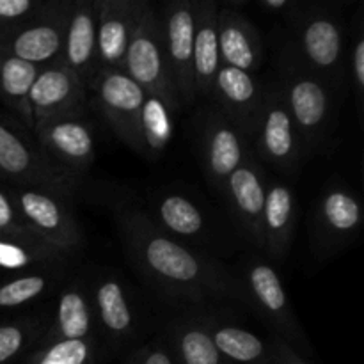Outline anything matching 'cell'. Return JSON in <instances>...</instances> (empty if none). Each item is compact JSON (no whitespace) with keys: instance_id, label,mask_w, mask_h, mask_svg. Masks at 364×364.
<instances>
[{"instance_id":"27","label":"cell","mask_w":364,"mask_h":364,"mask_svg":"<svg viewBox=\"0 0 364 364\" xmlns=\"http://www.w3.org/2000/svg\"><path fill=\"white\" fill-rule=\"evenodd\" d=\"M166 347L169 348L174 364L223 363L203 316H185L171 323Z\"/></svg>"},{"instance_id":"22","label":"cell","mask_w":364,"mask_h":364,"mask_svg":"<svg viewBox=\"0 0 364 364\" xmlns=\"http://www.w3.org/2000/svg\"><path fill=\"white\" fill-rule=\"evenodd\" d=\"M95 308L91 290L84 281H73L63 287L57 297L53 318L39 341L53 340H91L96 338Z\"/></svg>"},{"instance_id":"26","label":"cell","mask_w":364,"mask_h":364,"mask_svg":"<svg viewBox=\"0 0 364 364\" xmlns=\"http://www.w3.org/2000/svg\"><path fill=\"white\" fill-rule=\"evenodd\" d=\"M159 230L176 240H198L206 233V220L199 206L183 194L166 192L153 201L148 213Z\"/></svg>"},{"instance_id":"28","label":"cell","mask_w":364,"mask_h":364,"mask_svg":"<svg viewBox=\"0 0 364 364\" xmlns=\"http://www.w3.org/2000/svg\"><path fill=\"white\" fill-rule=\"evenodd\" d=\"M39 68L0 50V102L20 119L27 132L34 130L28 95Z\"/></svg>"},{"instance_id":"19","label":"cell","mask_w":364,"mask_h":364,"mask_svg":"<svg viewBox=\"0 0 364 364\" xmlns=\"http://www.w3.org/2000/svg\"><path fill=\"white\" fill-rule=\"evenodd\" d=\"M144 0H100L98 71L121 70L124 53L144 11Z\"/></svg>"},{"instance_id":"4","label":"cell","mask_w":364,"mask_h":364,"mask_svg":"<svg viewBox=\"0 0 364 364\" xmlns=\"http://www.w3.org/2000/svg\"><path fill=\"white\" fill-rule=\"evenodd\" d=\"M295 14V45L290 57L338 89L345 77V39L340 20L323 7H309Z\"/></svg>"},{"instance_id":"34","label":"cell","mask_w":364,"mask_h":364,"mask_svg":"<svg viewBox=\"0 0 364 364\" xmlns=\"http://www.w3.org/2000/svg\"><path fill=\"white\" fill-rule=\"evenodd\" d=\"M0 235L2 237L16 238V240L32 242V244H45L39 240L38 235L27 226V223L21 217L13 194L9 188L0 187Z\"/></svg>"},{"instance_id":"25","label":"cell","mask_w":364,"mask_h":364,"mask_svg":"<svg viewBox=\"0 0 364 364\" xmlns=\"http://www.w3.org/2000/svg\"><path fill=\"white\" fill-rule=\"evenodd\" d=\"M210 331L213 345L220 358L237 364H274L270 340H263L252 331L226 323L219 318L203 316Z\"/></svg>"},{"instance_id":"38","label":"cell","mask_w":364,"mask_h":364,"mask_svg":"<svg viewBox=\"0 0 364 364\" xmlns=\"http://www.w3.org/2000/svg\"><path fill=\"white\" fill-rule=\"evenodd\" d=\"M270 345H272V354H274V364H309L304 359V355L299 354L294 347L284 343L277 336L270 338Z\"/></svg>"},{"instance_id":"32","label":"cell","mask_w":364,"mask_h":364,"mask_svg":"<svg viewBox=\"0 0 364 364\" xmlns=\"http://www.w3.org/2000/svg\"><path fill=\"white\" fill-rule=\"evenodd\" d=\"M98 340L39 341L25 364H96Z\"/></svg>"},{"instance_id":"18","label":"cell","mask_w":364,"mask_h":364,"mask_svg":"<svg viewBox=\"0 0 364 364\" xmlns=\"http://www.w3.org/2000/svg\"><path fill=\"white\" fill-rule=\"evenodd\" d=\"M98 6L100 0H71L60 53V63L85 87L98 71Z\"/></svg>"},{"instance_id":"16","label":"cell","mask_w":364,"mask_h":364,"mask_svg":"<svg viewBox=\"0 0 364 364\" xmlns=\"http://www.w3.org/2000/svg\"><path fill=\"white\" fill-rule=\"evenodd\" d=\"M361 226L363 205L358 196L343 185L326 188L315 210V240L320 255L350 244Z\"/></svg>"},{"instance_id":"9","label":"cell","mask_w":364,"mask_h":364,"mask_svg":"<svg viewBox=\"0 0 364 364\" xmlns=\"http://www.w3.org/2000/svg\"><path fill=\"white\" fill-rule=\"evenodd\" d=\"M251 144L255 156L284 173H297L308 159L277 85L265 89V102Z\"/></svg>"},{"instance_id":"5","label":"cell","mask_w":364,"mask_h":364,"mask_svg":"<svg viewBox=\"0 0 364 364\" xmlns=\"http://www.w3.org/2000/svg\"><path fill=\"white\" fill-rule=\"evenodd\" d=\"M121 70L146 95L160 96L176 112L181 109L180 96H178L169 63H167L166 48H164L160 16L149 2H146L141 21L132 36Z\"/></svg>"},{"instance_id":"23","label":"cell","mask_w":364,"mask_h":364,"mask_svg":"<svg viewBox=\"0 0 364 364\" xmlns=\"http://www.w3.org/2000/svg\"><path fill=\"white\" fill-rule=\"evenodd\" d=\"M297 224L295 192L281 181L267 183L265 208L262 217L263 249L272 258L283 259L290 249Z\"/></svg>"},{"instance_id":"17","label":"cell","mask_w":364,"mask_h":364,"mask_svg":"<svg viewBox=\"0 0 364 364\" xmlns=\"http://www.w3.org/2000/svg\"><path fill=\"white\" fill-rule=\"evenodd\" d=\"M223 192L226 194L231 217L238 223L249 240L263 249L262 217L265 208L267 178L255 153L228 178Z\"/></svg>"},{"instance_id":"40","label":"cell","mask_w":364,"mask_h":364,"mask_svg":"<svg viewBox=\"0 0 364 364\" xmlns=\"http://www.w3.org/2000/svg\"><path fill=\"white\" fill-rule=\"evenodd\" d=\"M220 364H231V363H228V361H224V359H223V363H220Z\"/></svg>"},{"instance_id":"36","label":"cell","mask_w":364,"mask_h":364,"mask_svg":"<svg viewBox=\"0 0 364 364\" xmlns=\"http://www.w3.org/2000/svg\"><path fill=\"white\" fill-rule=\"evenodd\" d=\"M348 78H350L352 89L355 92L359 112H363V96H364V32L363 25H358L354 43H352L350 59H348Z\"/></svg>"},{"instance_id":"35","label":"cell","mask_w":364,"mask_h":364,"mask_svg":"<svg viewBox=\"0 0 364 364\" xmlns=\"http://www.w3.org/2000/svg\"><path fill=\"white\" fill-rule=\"evenodd\" d=\"M48 0H0V31H11L27 23Z\"/></svg>"},{"instance_id":"2","label":"cell","mask_w":364,"mask_h":364,"mask_svg":"<svg viewBox=\"0 0 364 364\" xmlns=\"http://www.w3.org/2000/svg\"><path fill=\"white\" fill-rule=\"evenodd\" d=\"M277 87L308 155L320 149L333 127L336 87L290 55Z\"/></svg>"},{"instance_id":"39","label":"cell","mask_w":364,"mask_h":364,"mask_svg":"<svg viewBox=\"0 0 364 364\" xmlns=\"http://www.w3.org/2000/svg\"><path fill=\"white\" fill-rule=\"evenodd\" d=\"M258 7H262L269 14H284L295 11L297 2H291V0H259Z\"/></svg>"},{"instance_id":"24","label":"cell","mask_w":364,"mask_h":364,"mask_svg":"<svg viewBox=\"0 0 364 364\" xmlns=\"http://www.w3.org/2000/svg\"><path fill=\"white\" fill-rule=\"evenodd\" d=\"M217 13H219V6L212 0H198L196 2L192 68H194L196 96H203V98H212L217 71L220 68Z\"/></svg>"},{"instance_id":"14","label":"cell","mask_w":364,"mask_h":364,"mask_svg":"<svg viewBox=\"0 0 364 364\" xmlns=\"http://www.w3.org/2000/svg\"><path fill=\"white\" fill-rule=\"evenodd\" d=\"M34 127L46 119L70 114H85L87 107V87L68 70L64 63L48 64L39 68L28 95Z\"/></svg>"},{"instance_id":"30","label":"cell","mask_w":364,"mask_h":364,"mask_svg":"<svg viewBox=\"0 0 364 364\" xmlns=\"http://www.w3.org/2000/svg\"><path fill=\"white\" fill-rule=\"evenodd\" d=\"M68 256L46 244L16 240L0 235V272H27V270L55 267Z\"/></svg>"},{"instance_id":"15","label":"cell","mask_w":364,"mask_h":364,"mask_svg":"<svg viewBox=\"0 0 364 364\" xmlns=\"http://www.w3.org/2000/svg\"><path fill=\"white\" fill-rule=\"evenodd\" d=\"M212 100L251 144L265 102V89L258 84L255 75L220 64Z\"/></svg>"},{"instance_id":"21","label":"cell","mask_w":364,"mask_h":364,"mask_svg":"<svg viewBox=\"0 0 364 364\" xmlns=\"http://www.w3.org/2000/svg\"><path fill=\"white\" fill-rule=\"evenodd\" d=\"M217 39L220 64L255 75L262 68L265 48L256 25L235 7H219Z\"/></svg>"},{"instance_id":"31","label":"cell","mask_w":364,"mask_h":364,"mask_svg":"<svg viewBox=\"0 0 364 364\" xmlns=\"http://www.w3.org/2000/svg\"><path fill=\"white\" fill-rule=\"evenodd\" d=\"M57 267V265H55ZM55 267L27 270L0 284V309H18L48 294L59 279Z\"/></svg>"},{"instance_id":"13","label":"cell","mask_w":364,"mask_h":364,"mask_svg":"<svg viewBox=\"0 0 364 364\" xmlns=\"http://www.w3.org/2000/svg\"><path fill=\"white\" fill-rule=\"evenodd\" d=\"M199 142L206 178L219 191L252 153L247 139L217 107L206 112Z\"/></svg>"},{"instance_id":"8","label":"cell","mask_w":364,"mask_h":364,"mask_svg":"<svg viewBox=\"0 0 364 364\" xmlns=\"http://www.w3.org/2000/svg\"><path fill=\"white\" fill-rule=\"evenodd\" d=\"M71 0H48L27 23L0 31V50L43 68L60 60Z\"/></svg>"},{"instance_id":"7","label":"cell","mask_w":364,"mask_h":364,"mask_svg":"<svg viewBox=\"0 0 364 364\" xmlns=\"http://www.w3.org/2000/svg\"><path fill=\"white\" fill-rule=\"evenodd\" d=\"M9 191L21 217L39 240L66 256L80 249L84 237L70 199L36 187H13Z\"/></svg>"},{"instance_id":"12","label":"cell","mask_w":364,"mask_h":364,"mask_svg":"<svg viewBox=\"0 0 364 364\" xmlns=\"http://www.w3.org/2000/svg\"><path fill=\"white\" fill-rule=\"evenodd\" d=\"M162 27V41L166 48L171 75L180 96L181 107L196 102L194 85V31L196 2L174 0L159 13Z\"/></svg>"},{"instance_id":"20","label":"cell","mask_w":364,"mask_h":364,"mask_svg":"<svg viewBox=\"0 0 364 364\" xmlns=\"http://www.w3.org/2000/svg\"><path fill=\"white\" fill-rule=\"evenodd\" d=\"M96 326L112 348H121L135 333V309L124 284L114 274H102L89 287Z\"/></svg>"},{"instance_id":"33","label":"cell","mask_w":364,"mask_h":364,"mask_svg":"<svg viewBox=\"0 0 364 364\" xmlns=\"http://www.w3.org/2000/svg\"><path fill=\"white\" fill-rule=\"evenodd\" d=\"M45 316H27L0 323V364H7L31 347H36L48 329Z\"/></svg>"},{"instance_id":"11","label":"cell","mask_w":364,"mask_h":364,"mask_svg":"<svg viewBox=\"0 0 364 364\" xmlns=\"http://www.w3.org/2000/svg\"><path fill=\"white\" fill-rule=\"evenodd\" d=\"M41 151L63 169L80 176L96 156V137L85 114H70L38 123L32 130Z\"/></svg>"},{"instance_id":"37","label":"cell","mask_w":364,"mask_h":364,"mask_svg":"<svg viewBox=\"0 0 364 364\" xmlns=\"http://www.w3.org/2000/svg\"><path fill=\"white\" fill-rule=\"evenodd\" d=\"M123 364H174V361L166 345L153 341L135 348Z\"/></svg>"},{"instance_id":"6","label":"cell","mask_w":364,"mask_h":364,"mask_svg":"<svg viewBox=\"0 0 364 364\" xmlns=\"http://www.w3.org/2000/svg\"><path fill=\"white\" fill-rule=\"evenodd\" d=\"M238 277L247 295L249 308L255 309L276 331L279 340L294 347L299 354L308 352L309 343L277 270L265 259L249 258L245 259Z\"/></svg>"},{"instance_id":"10","label":"cell","mask_w":364,"mask_h":364,"mask_svg":"<svg viewBox=\"0 0 364 364\" xmlns=\"http://www.w3.org/2000/svg\"><path fill=\"white\" fill-rule=\"evenodd\" d=\"M87 91L114 134L139 151V117L146 92L123 70L96 71Z\"/></svg>"},{"instance_id":"3","label":"cell","mask_w":364,"mask_h":364,"mask_svg":"<svg viewBox=\"0 0 364 364\" xmlns=\"http://www.w3.org/2000/svg\"><path fill=\"white\" fill-rule=\"evenodd\" d=\"M0 178L16 187L45 188L70 199L80 176L53 164L31 132L0 116Z\"/></svg>"},{"instance_id":"1","label":"cell","mask_w":364,"mask_h":364,"mask_svg":"<svg viewBox=\"0 0 364 364\" xmlns=\"http://www.w3.org/2000/svg\"><path fill=\"white\" fill-rule=\"evenodd\" d=\"M117 223L130 259L141 276L167 301L247 306L240 277L217 259L164 233L142 210H117Z\"/></svg>"},{"instance_id":"29","label":"cell","mask_w":364,"mask_h":364,"mask_svg":"<svg viewBox=\"0 0 364 364\" xmlns=\"http://www.w3.org/2000/svg\"><path fill=\"white\" fill-rule=\"evenodd\" d=\"M176 110L160 96L146 95L139 117V153L148 159L159 156L173 137Z\"/></svg>"}]
</instances>
